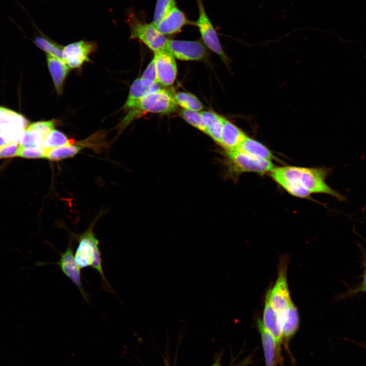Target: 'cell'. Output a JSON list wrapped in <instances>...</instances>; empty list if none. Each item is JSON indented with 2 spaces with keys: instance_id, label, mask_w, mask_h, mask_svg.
Listing matches in <instances>:
<instances>
[{
  "instance_id": "31",
  "label": "cell",
  "mask_w": 366,
  "mask_h": 366,
  "mask_svg": "<svg viewBox=\"0 0 366 366\" xmlns=\"http://www.w3.org/2000/svg\"><path fill=\"white\" fill-rule=\"evenodd\" d=\"M140 79L142 83L146 85H150L157 82V72L154 58L144 71Z\"/></svg>"
},
{
  "instance_id": "24",
  "label": "cell",
  "mask_w": 366,
  "mask_h": 366,
  "mask_svg": "<svg viewBox=\"0 0 366 366\" xmlns=\"http://www.w3.org/2000/svg\"><path fill=\"white\" fill-rule=\"evenodd\" d=\"M34 43L41 50L47 54L63 60L64 47L49 39L39 36L34 40Z\"/></svg>"
},
{
  "instance_id": "8",
  "label": "cell",
  "mask_w": 366,
  "mask_h": 366,
  "mask_svg": "<svg viewBox=\"0 0 366 366\" xmlns=\"http://www.w3.org/2000/svg\"><path fill=\"white\" fill-rule=\"evenodd\" d=\"M157 82L162 86L171 85L177 75V66L173 54L166 48L155 52Z\"/></svg>"
},
{
  "instance_id": "14",
  "label": "cell",
  "mask_w": 366,
  "mask_h": 366,
  "mask_svg": "<svg viewBox=\"0 0 366 366\" xmlns=\"http://www.w3.org/2000/svg\"><path fill=\"white\" fill-rule=\"evenodd\" d=\"M247 135L236 125L224 119L219 144L225 151L237 150Z\"/></svg>"
},
{
  "instance_id": "6",
  "label": "cell",
  "mask_w": 366,
  "mask_h": 366,
  "mask_svg": "<svg viewBox=\"0 0 366 366\" xmlns=\"http://www.w3.org/2000/svg\"><path fill=\"white\" fill-rule=\"evenodd\" d=\"M287 260H282L279 265L278 278L270 291L271 305L277 312L281 324L292 301L290 296L287 279Z\"/></svg>"
},
{
  "instance_id": "16",
  "label": "cell",
  "mask_w": 366,
  "mask_h": 366,
  "mask_svg": "<svg viewBox=\"0 0 366 366\" xmlns=\"http://www.w3.org/2000/svg\"><path fill=\"white\" fill-rule=\"evenodd\" d=\"M47 62L55 87L58 94L62 93L65 79L70 68L63 60L47 54Z\"/></svg>"
},
{
  "instance_id": "4",
  "label": "cell",
  "mask_w": 366,
  "mask_h": 366,
  "mask_svg": "<svg viewBox=\"0 0 366 366\" xmlns=\"http://www.w3.org/2000/svg\"><path fill=\"white\" fill-rule=\"evenodd\" d=\"M127 22L130 28V38L141 41L154 52L166 48L168 39L152 23H146L134 13L129 14Z\"/></svg>"
},
{
  "instance_id": "13",
  "label": "cell",
  "mask_w": 366,
  "mask_h": 366,
  "mask_svg": "<svg viewBox=\"0 0 366 366\" xmlns=\"http://www.w3.org/2000/svg\"><path fill=\"white\" fill-rule=\"evenodd\" d=\"M195 24L189 20L185 14L176 6L172 9L156 25L162 34L173 35L180 32L185 25Z\"/></svg>"
},
{
  "instance_id": "34",
  "label": "cell",
  "mask_w": 366,
  "mask_h": 366,
  "mask_svg": "<svg viewBox=\"0 0 366 366\" xmlns=\"http://www.w3.org/2000/svg\"><path fill=\"white\" fill-rule=\"evenodd\" d=\"M5 108V107L0 106V114L4 111Z\"/></svg>"
},
{
  "instance_id": "25",
  "label": "cell",
  "mask_w": 366,
  "mask_h": 366,
  "mask_svg": "<svg viewBox=\"0 0 366 366\" xmlns=\"http://www.w3.org/2000/svg\"><path fill=\"white\" fill-rule=\"evenodd\" d=\"M43 140L40 133L27 127L20 138L19 144L22 147H42Z\"/></svg>"
},
{
  "instance_id": "33",
  "label": "cell",
  "mask_w": 366,
  "mask_h": 366,
  "mask_svg": "<svg viewBox=\"0 0 366 366\" xmlns=\"http://www.w3.org/2000/svg\"><path fill=\"white\" fill-rule=\"evenodd\" d=\"M364 270L363 274L362 282L361 285L357 289L358 292H366V261L364 264Z\"/></svg>"
},
{
  "instance_id": "9",
  "label": "cell",
  "mask_w": 366,
  "mask_h": 366,
  "mask_svg": "<svg viewBox=\"0 0 366 366\" xmlns=\"http://www.w3.org/2000/svg\"><path fill=\"white\" fill-rule=\"evenodd\" d=\"M166 48L182 60H201L206 55L205 46L198 41L168 40Z\"/></svg>"
},
{
  "instance_id": "27",
  "label": "cell",
  "mask_w": 366,
  "mask_h": 366,
  "mask_svg": "<svg viewBox=\"0 0 366 366\" xmlns=\"http://www.w3.org/2000/svg\"><path fill=\"white\" fill-rule=\"evenodd\" d=\"M175 6V0H157L152 23L156 25Z\"/></svg>"
},
{
  "instance_id": "26",
  "label": "cell",
  "mask_w": 366,
  "mask_h": 366,
  "mask_svg": "<svg viewBox=\"0 0 366 366\" xmlns=\"http://www.w3.org/2000/svg\"><path fill=\"white\" fill-rule=\"evenodd\" d=\"M273 179L293 196L299 198H307L311 194L307 189L297 184L278 177H274Z\"/></svg>"
},
{
  "instance_id": "3",
  "label": "cell",
  "mask_w": 366,
  "mask_h": 366,
  "mask_svg": "<svg viewBox=\"0 0 366 366\" xmlns=\"http://www.w3.org/2000/svg\"><path fill=\"white\" fill-rule=\"evenodd\" d=\"M77 240L78 245L74 257L79 268L81 269L91 266L99 273L103 281L110 288L104 273L99 241L95 236L93 227L80 235Z\"/></svg>"
},
{
  "instance_id": "2",
  "label": "cell",
  "mask_w": 366,
  "mask_h": 366,
  "mask_svg": "<svg viewBox=\"0 0 366 366\" xmlns=\"http://www.w3.org/2000/svg\"><path fill=\"white\" fill-rule=\"evenodd\" d=\"M174 95L171 90L160 88L140 99L129 109V113L118 127L120 130L124 129L142 113L164 114L175 112L177 109V104Z\"/></svg>"
},
{
  "instance_id": "20",
  "label": "cell",
  "mask_w": 366,
  "mask_h": 366,
  "mask_svg": "<svg viewBox=\"0 0 366 366\" xmlns=\"http://www.w3.org/2000/svg\"><path fill=\"white\" fill-rule=\"evenodd\" d=\"M237 150L262 159L269 161L274 159L273 154L265 146L248 136Z\"/></svg>"
},
{
  "instance_id": "12",
  "label": "cell",
  "mask_w": 366,
  "mask_h": 366,
  "mask_svg": "<svg viewBox=\"0 0 366 366\" xmlns=\"http://www.w3.org/2000/svg\"><path fill=\"white\" fill-rule=\"evenodd\" d=\"M270 291V289H269L265 296L262 322L266 329L276 340L278 356L280 358L281 345L283 341L282 324L277 312L271 305Z\"/></svg>"
},
{
  "instance_id": "32",
  "label": "cell",
  "mask_w": 366,
  "mask_h": 366,
  "mask_svg": "<svg viewBox=\"0 0 366 366\" xmlns=\"http://www.w3.org/2000/svg\"><path fill=\"white\" fill-rule=\"evenodd\" d=\"M19 147V142H13L0 147V159L17 157Z\"/></svg>"
},
{
  "instance_id": "19",
  "label": "cell",
  "mask_w": 366,
  "mask_h": 366,
  "mask_svg": "<svg viewBox=\"0 0 366 366\" xmlns=\"http://www.w3.org/2000/svg\"><path fill=\"white\" fill-rule=\"evenodd\" d=\"M299 326L297 309L292 302L282 321L283 340L289 341L296 332Z\"/></svg>"
},
{
  "instance_id": "18",
  "label": "cell",
  "mask_w": 366,
  "mask_h": 366,
  "mask_svg": "<svg viewBox=\"0 0 366 366\" xmlns=\"http://www.w3.org/2000/svg\"><path fill=\"white\" fill-rule=\"evenodd\" d=\"M160 88V84L157 82L150 85H146L142 83L140 78H137L130 87L124 108L126 109H130L138 100Z\"/></svg>"
},
{
  "instance_id": "5",
  "label": "cell",
  "mask_w": 366,
  "mask_h": 366,
  "mask_svg": "<svg viewBox=\"0 0 366 366\" xmlns=\"http://www.w3.org/2000/svg\"><path fill=\"white\" fill-rule=\"evenodd\" d=\"M228 170L232 174L255 172L263 174L274 168L271 161L258 158L238 150L225 151Z\"/></svg>"
},
{
  "instance_id": "28",
  "label": "cell",
  "mask_w": 366,
  "mask_h": 366,
  "mask_svg": "<svg viewBox=\"0 0 366 366\" xmlns=\"http://www.w3.org/2000/svg\"><path fill=\"white\" fill-rule=\"evenodd\" d=\"M180 116L188 123L201 132L206 133L205 128L200 112L182 109L180 112Z\"/></svg>"
},
{
  "instance_id": "23",
  "label": "cell",
  "mask_w": 366,
  "mask_h": 366,
  "mask_svg": "<svg viewBox=\"0 0 366 366\" xmlns=\"http://www.w3.org/2000/svg\"><path fill=\"white\" fill-rule=\"evenodd\" d=\"M174 98L176 104L184 109L199 112L203 109L200 101L192 94L179 92L174 95Z\"/></svg>"
},
{
  "instance_id": "1",
  "label": "cell",
  "mask_w": 366,
  "mask_h": 366,
  "mask_svg": "<svg viewBox=\"0 0 366 366\" xmlns=\"http://www.w3.org/2000/svg\"><path fill=\"white\" fill-rule=\"evenodd\" d=\"M329 170L322 168L285 166L275 168L270 172L272 178L278 177L297 184L312 193H323L333 196L340 201L345 197L326 184L325 180Z\"/></svg>"
},
{
  "instance_id": "7",
  "label": "cell",
  "mask_w": 366,
  "mask_h": 366,
  "mask_svg": "<svg viewBox=\"0 0 366 366\" xmlns=\"http://www.w3.org/2000/svg\"><path fill=\"white\" fill-rule=\"evenodd\" d=\"M199 17L195 22L198 26L201 38L204 44L211 50L216 53L226 63L228 58L223 50L217 33L207 15L202 2L197 0Z\"/></svg>"
},
{
  "instance_id": "30",
  "label": "cell",
  "mask_w": 366,
  "mask_h": 366,
  "mask_svg": "<svg viewBox=\"0 0 366 366\" xmlns=\"http://www.w3.org/2000/svg\"><path fill=\"white\" fill-rule=\"evenodd\" d=\"M54 126L55 121L51 120L34 123L29 125L27 127L38 131L44 139L54 130Z\"/></svg>"
},
{
  "instance_id": "10",
  "label": "cell",
  "mask_w": 366,
  "mask_h": 366,
  "mask_svg": "<svg viewBox=\"0 0 366 366\" xmlns=\"http://www.w3.org/2000/svg\"><path fill=\"white\" fill-rule=\"evenodd\" d=\"M97 48L93 42L80 41L64 47L63 60L70 68L80 67L85 62H89V55Z\"/></svg>"
},
{
  "instance_id": "11",
  "label": "cell",
  "mask_w": 366,
  "mask_h": 366,
  "mask_svg": "<svg viewBox=\"0 0 366 366\" xmlns=\"http://www.w3.org/2000/svg\"><path fill=\"white\" fill-rule=\"evenodd\" d=\"M62 271L76 286L83 298L88 301L81 280L80 269L79 268L73 254L70 242L65 252L60 254V258L55 263Z\"/></svg>"
},
{
  "instance_id": "35",
  "label": "cell",
  "mask_w": 366,
  "mask_h": 366,
  "mask_svg": "<svg viewBox=\"0 0 366 366\" xmlns=\"http://www.w3.org/2000/svg\"><path fill=\"white\" fill-rule=\"evenodd\" d=\"M211 366H221L218 362L214 363Z\"/></svg>"
},
{
  "instance_id": "22",
  "label": "cell",
  "mask_w": 366,
  "mask_h": 366,
  "mask_svg": "<svg viewBox=\"0 0 366 366\" xmlns=\"http://www.w3.org/2000/svg\"><path fill=\"white\" fill-rule=\"evenodd\" d=\"M74 143V140L68 139L63 133L53 130L44 139L42 147L46 150Z\"/></svg>"
},
{
  "instance_id": "21",
  "label": "cell",
  "mask_w": 366,
  "mask_h": 366,
  "mask_svg": "<svg viewBox=\"0 0 366 366\" xmlns=\"http://www.w3.org/2000/svg\"><path fill=\"white\" fill-rule=\"evenodd\" d=\"M81 145L70 144L46 150L45 158L50 161H59L75 156L82 148Z\"/></svg>"
},
{
  "instance_id": "29",
  "label": "cell",
  "mask_w": 366,
  "mask_h": 366,
  "mask_svg": "<svg viewBox=\"0 0 366 366\" xmlns=\"http://www.w3.org/2000/svg\"><path fill=\"white\" fill-rule=\"evenodd\" d=\"M46 150L42 147H22L20 146L17 157L27 159L44 158Z\"/></svg>"
},
{
  "instance_id": "17",
  "label": "cell",
  "mask_w": 366,
  "mask_h": 366,
  "mask_svg": "<svg viewBox=\"0 0 366 366\" xmlns=\"http://www.w3.org/2000/svg\"><path fill=\"white\" fill-rule=\"evenodd\" d=\"M200 113L205 128V134L219 144L225 118L210 111H202Z\"/></svg>"
},
{
  "instance_id": "15",
  "label": "cell",
  "mask_w": 366,
  "mask_h": 366,
  "mask_svg": "<svg viewBox=\"0 0 366 366\" xmlns=\"http://www.w3.org/2000/svg\"><path fill=\"white\" fill-rule=\"evenodd\" d=\"M257 324L261 337L265 366H274L276 357L278 356L276 340L266 329L261 319L257 320Z\"/></svg>"
}]
</instances>
